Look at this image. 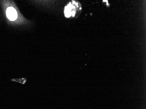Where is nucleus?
<instances>
[{"label":"nucleus","instance_id":"1","mask_svg":"<svg viewBox=\"0 0 146 109\" xmlns=\"http://www.w3.org/2000/svg\"><path fill=\"white\" fill-rule=\"evenodd\" d=\"M7 16L11 21H15L18 17V14L15 9L12 7H9L7 10Z\"/></svg>","mask_w":146,"mask_h":109},{"label":"nucleus","instance_id":"2","mask_svg":"<svg viewBox=\"0 0 146 109\" xmlns=\"http://www.w3.org/2000/svg\"><path fill=\"white\" fill-rule=\"evenodd\" d=\"M74 8L75 7L73 5H71L70 3L66 7L64 11L65 15L66 17L69 18L72 15H73L72 16H74V12L75 13V11H73V10Z\"/></svg>","mask_w":146,"mask_h":109}]
</instances>
